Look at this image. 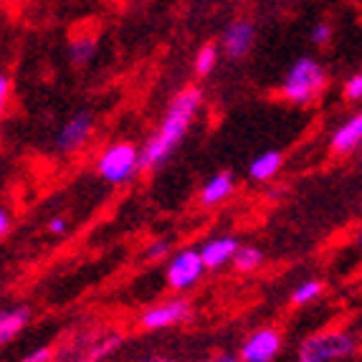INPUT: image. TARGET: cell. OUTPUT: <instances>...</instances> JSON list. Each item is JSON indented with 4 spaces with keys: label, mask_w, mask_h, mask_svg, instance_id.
Returning <instances> with one entry per match:
<instances>
[{
    "label": "cell",
    "mask_w": 362,
    "mask_h": 362,
    "mask_svg": "<svg viewBox=\"0 0 362 362\" xmlns=\"http://www.w3.org/2000/svg\"><path fill=\"white\" fill-rule=\"evenodd\" d=\"M200 109H203V89L200 86H182L175 97L170 99L160 124L147 137L145 145L139 147L142 173H155L175 155V150L182 145V139L193 127Z\"/></svg>",
    "instance_id": "6da1fadb"
},
{
    "label": "cell",
    "mask_w": 362,
    "mask_h": 362,
    "mask_svg": "<svg viewBox=\"0 0 362 362\" xmlns=\"http://www.w3.org/2000/svg\"><path fill=\"white\" fill-rule=\"evenodd\" d=\"M342 91H344V99H347V102H362V71L350 74L347 81H344Z\"/></svg>",
    "instance_id": "7402d4cb"
},
{
    "label": "cell",
    "mask_w": 362,
    "mask_h": 362,
    "mask_svg": "<svg viewBox=\"0 0 362 362\" xmlns=\"http://www.w3.org/2000/svg\"><path fill=\"white\" fill-rule=\"evenodd\" d=\"M235 193V177L230 170H218L200 185V206L216 208Z\"/></svg>",
    "instance_id": "7c38bea8"
},
{
    "label": "cell",
    "mask_w": 362,
    "mask_h": 362,
    "mask_svg": "<svg viewBox=\"0 0 362 362\" xmlns=\"http://www.w3.org/2000/svg\"><path fill=\"white\" fill-rule=\"evenodd\" d=\"M69 228V221L64 216H56V218H51L49 221V226H46V230L49 233H64V230Z\"/></svg>",
    "instance_id": "d4e9b609"
},
{
    "label": "cell",
    "mask_w": 362,
    "mask_h": 362,
    "mask_svg": "<svg viewBox=\"0 0 362 362\" xmlns=\"http://www.w3.org/2000/svg\"><path fill=\"white\" fill-rule=\"evenodd\" d=\"M334 36V28L329 21H317V23L312 25V30H309V41L317 46V49H325V46H329V41H332Z\"/></svg>",
    "instance_id": "ffe728a7"
},
{
    "label": "cell",
    "mask_w": 362,
    "mask_h": 362,
    "mask_svg": "<svg viewBox=\"0 0 362 362\" xmlns=\"http://www.w3.org/2000/svg\"><path fill=\"white\" fill-rule=\"evenodd\" d=\"M218 64V46L213 41L203 43L198 49V54H195V61H193V69L198 76H208V74L216 69Z\"/></svg>",
    "instance_id": "d6986e66"
},
{
    "label": "cell",
    "mask_w": 362,
    "mask_h": 362,
    "mask_svg": "<svg viewBox=\"0 0 362 362\" xmlns=\"http://www.w3.org/2000/svg\"><path fill=\"white\" fill-rule=\"evenodd\" d=\"M362 147V112L344 119L329 137V150L334 155H350Z\"/></svg>",
    "instance_id": "4fadbf2b"
},
{
    "label": "cell",
    "mask_w": 362,
    "mask_h": 362,
    "mask_svg": "<svg viewBox=\"0 0 362 362\" xmlns=\"http://www.w3.org/2000/svg\"><path fill=\"white\" fill-rule=\"evenodd\" d=\"M238 238L235 235H216V238H208L203 246L198 248L200 259L206 264V269H221V266L230 264L238 254Z\"/></svg>",
    "instance_id": "8fae6325"
},
{
    "label": "cell",
    "mask_w": 362,
    "mask_h": 362,
    "mask_svg": "<svg viewBox=\"0 0 362 362\" xmlns=\"http://www.w3.org/2000/svg\"><path fill=\"white\" fill-rule=\"evenodd\" d=\"M193 304L177 296V299H168L155 307L145 309L137 317V327L145 332H160V329H170V327H180L185 322L193 320Z\"/></svg>",
    "instance_id": "8992f818"
},
{
    "label": "cell",
    "mask_w": 362,
    "mask_h": 362,
    "mask_svg": "<svg viewBox=\"0 0 362 362\" xmlns=\"http://www.w3.org/2000/svg\"><path fill=\"white\" fill-rule=\"evenodd\" d=\"M200 362H241L238 355H230V352H221V355H213L208 360H200Z\"/></svg>",
    "instance_id": "4316f807"
},
{
    "label": "cell",
    "mask_w": 362,
    "mask_h": 362,
    "mask_svg": "<svg viewBox=\"0 0 362 362\" xmlns=\"http://www.w3.org/2000/svg\"><path fill=\"white\" fill-rule=\"evenodd\" d=\"M322 294H325V281H322V279H307V281H302V284L291 291L289 302L294 304V307H307V304L317 302Z\"/></svg>",
    "instance_id": "e0dca14e"
},
{
    "label": "cell",
    "mask_w": 362,
    "mask_h": 362,
    "mask_svg": "<svg viewBox=\"0 0 362 362\" xmlns=\"http://www.w3.org/2000/svg\"><path fill=\"white\" fill-rule=\"evenodd\" d=\"M233 264L235 272L241 274H254L259 272L261 266H264V251L256 246H241L238 248V254H235V259L230 261Z\"/></svg>",
    "instance_id": "ac0fdd59"
},
{
    "label": "cell",
    "mask_w": 362,
    "mask_h": 362,
    "mask_svg": "<svg viewBox=\"0 0 362 362\" xmlns=\"http://www.w3.org/2000/svg\"><path fill=\"white\" fill-rule=\"evenodd\" d=\"M206 264L200 259V254L195 248H182L177 254H173V259L168 261L165 269V281L170 289L175 291H187L200 284V279L206 276Z\"/></svg>",
    "instance_id": "52a82bcc"
},
{
    "label": "cell",
    "mask_w": 362,
    "mask_h": 362,
    "mask_svg": "<svg viewBox=\"0 0 362 362\" xmlns=\"http://www.w3.org/2000/svg\"><path fill=\"white\" fill-rule=\"evenodd\" d=\"M360 352V339L347 329H322L302 339L296 360L299 362H344Z\"/></svg>",
    "instance_id": "277c9868"
},
{
    "label": "cell",
    "mask_w": 362,
    "mask_h": 362,
    "mask_svg": "<svg viewBox=\"0 0 362 362\" xmlns=\"http://www.w3.org/2000/svg\"><path fill=\"white\" fill-rule=\"evenodd\" d=\"M124 342V334L107 325H84L76 327L59 350L56 362H102L115 355Z\"/></svg>",
    "instance_id": "7a4b0ae2"
},
{
    "label": "cell",
    "mask_w": 362,
    "mask_h": 362,
    "mask_svg": "<svg viewBox=\"0 0 362 362\" xmlns=\"http://www.w3.org/2000/svg\"><path fill=\"white\" fill-rule=\"evenodd\" d=\"M284 347V337L274 327H261L254 329L246 339L241 342L238 350V360L241 362H274Z\"/></svg>",
    "instance_id": "9c48e42d"
},
{
    "label": "cell",
    "mask_w": 362,
    "mask_h": 362,
    "mask_svg": "<svg viewBox=\"0 0 362 362\" xmlns=\"http://www.w3.org/2000/svg\"><path fill=\"white\" fill-rule=\"evenodd\" d=\"M256 43V23L248 18H235L221 33V51L228 61H243Z\"/></svg>",
    "instance_id": "30bf717a"
},
{
    "label": "cell",
    "mask_w": 362,
    "mask_h": 362,
    "mask_svg": "<svg viewBox=\"0 0 362 362\" xmlns=\"http://www.w3.org/2000/svg\"><path fill=\"white\" fill-rule=\"evenodd\" d=\"M145 362H173L170 357H150V360H145Z\"/></svg>",
    "instance_id": "83f0119b"
},
{
    "label": "cell",
    "mask_w": 362,
    "mask_h": 362,
    "mask_svg": "<svg viewBox=\"0 0 362 362\" xmlns=\"http://www.w3.org/2000/svg\"><path fill=\"white\" fill-rule=\"evenodd\" d=\"M327 69L312 56H299L289 66L284 81H281V99L294 107H309L320 99V94L327 89Z\"/></svg>",
    "instance_id": "3957f363"
},
{
    "label": "cell",
    "mask_w": 362,
    "mask_h": 362,
    "mask_svg": "<svg viewBox=\"0 0 362 362\" xmlns=\"http://www.w3.org/2000/svg\"><path fill=\"white\" fill-rule=\"evenodd\" d=\"M21 362H56V347L43 344V347H38V350L28 352Z\"/></svg>",
    "instance_id": "cb8c5ba5"
},
{
    "label": "cell",
    "mask_w": 362,
    "mask_h": 362,
    "mask_svg": "<svg viewBox=\"0 0 362 362\" xmlns=\"http://www.w3.org/2000/svg\"><path fill=\"white\" fill-rule=\"evenodd\" d=\"M94 127H97V119H94V115L86 112V109L71 115L61 124L59 134H56V152L64 157L78 152L91 137H94Z\"/></svg>",
    "instance_id": "ba28073f"
},
{
    "label": "cell",
    "mask_w": 362,
    "mask_h": 362,
    "mask_svg": "<svg viewBox=\"0 0 362 362\" xmlns=\"http://www.w3.org/2000/svg\"><path fill=\"white\" fill-rule=\"evenodd\" d=\"M97 175L109 185H124L129 182L139 170V150L132 142H112L99 152L97 163Z\"/></svg>",
    "instance_id": "5b68a950"
},
{
    "label": "cell",
    "mask_w": 362,
    "mask_h": 362,
    "mask_svg": "<svg viewBox=\"0 0 362 362\" xmlns=\"http://www.w3.org/2000/svg\"><path fill=\"white\" fill-rule=\"evenodd\" d=\"M33 320V312L30 307H11V309H0V347L18 337L25 327Z\"/></svg>",
    "instance_id": "5bb4252c"
},
{
    "label": "cell",
    "mask_w": 362,
    "mask_h": 362,
    "mask_svg": "<svg viewBox=\"0 0 362 362\" xmlns=\"http://www.w3.org/2000/svg\"><path fill=\"white\" fill-rule=\"evenodd\" d=\"M11 226H13V216L8 213V208L6 206H0V238L11 230Z\"/></svg>",
    "instance_id": "484cf974"
},
{
    "label": "cell",
    "mask_w": 362,
    "mask_h": 362,
    "mask_svg": "<svg viewBox=\"0 0 362 362\" xmlns=\"http://www.w3.org/2000/svg\"><path fill=\"white\" fill-rule=\"evenodd\" d=\"M11 94H13L11 76L6 71H0V119L6 117L8 107H11Z\"/></svg>",
    "instance_id": "603a6c76"
},
{
    "label": "cell",
    "mask_w": 362,
    "mask_h": 362,
    "mask_svg": "<svg viewBox=\"0 0 362 362\" xmlns=\"http://www.w3.org/2000/svg\"><path fill=\"white\" fill-rule=\"evenodd\" d=\"M357 246L362 248V230H360V235H357Z\"/></svg>",
    "instance_id": "f1b7e54d"
},
{
    "label": "cell",
    "mask_w": 362,
    "mask_h": 362,
    "mask_svg": "<svg viewBox=\"0 0 362 362\" xmlns=\"http://www.w3.org/2000/svg\"><path fill=\"white\" fill-rule=\"evenodd\" d=\"M145 259L147 261L173 259V241H170V238H155V241L145 248Z\"/></svg>",
    "instance_id": "44dd1931"
},
{
    "label": "cell",
    "mask_w": 362,
    "mask_h": 362,
    "mask_svg": "<svg viewBox=\"0 0 362 362\" xmlns=\"http://www.w3.org/2000/svg\"><path fill=\"white\" fill-rule=\"evenodd\" d=\"M281 168H284V155L279 150H266L251 160V165H248V177L254 182H269L279 175Z\"/></svg>",
    "instance_id": "9a60e30c"
},
{
    "label": "cell",
    "mask_w": 362,
    "mask_h": 362,
    "mask_svg": "<svg viewBox=\"0 0 362 362\" xmlns=\"http://www.w3.org/2000/svg\"><path fill=\"white\" fill-rule=\"evenodd\" d=\"M99 49V38L94 33H78L69 41V61H71V66L76 69H84L89 66L94 56H97Z\"/></svg>",
    "instance_id": "2e32d148"
}]
</instances>
